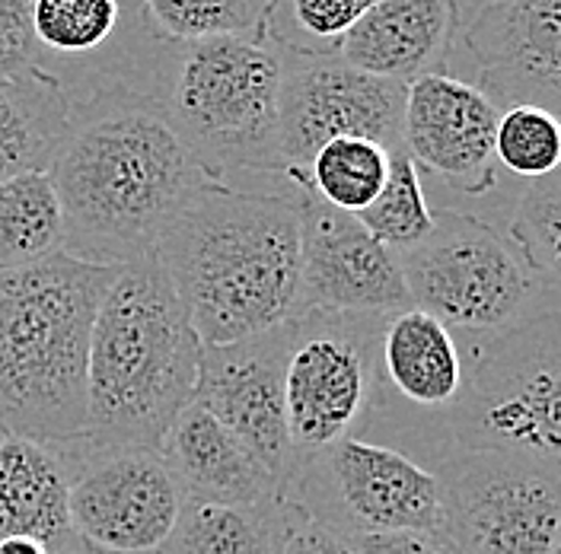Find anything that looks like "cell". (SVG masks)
I'll use <instances>...</instances> for the list:
<instances>
[{"label": "cell", "instance_id": "cell-1", "mask_svg": "<svg viewBox=\"0 0 561 554\" xmlns=\"http://www.w3.org/2000/svg\"><path fill=\"white\" fill-rule=\"evenodd\" d=\"M70 103L68 138L48 166L65 213V252L96 265L153 255L175 213L214 178L128 83H93Z\"/></svg>", "mask_w": 561, "mask_h": 554}, {"label": "cell", "instance_id": "cell-2", "mask_svg": "<svg viewBox=\"0 0 561 554\" xmlns=\"http://www.w3.org/2000/svg\"><path fill=\"white\" fill-rule=\"evenodd\" d=\"M202 345H233L297 315V188L202 185L153 249Z\"/></svg>", "mask_w": 561, "mask_h": 554}, {"label": "cell", "instance_id": "cell-3", "mask_svg": "<svg viewBox=\"0 0 561 554\" xmlns=\"http://www.w3.org/2000/svg\"><path fill=\"white\" fill-rule=\"evenodd\" d=\"M202 347L157 255L122 265L90 332L83 443L160 450L195 402Z\"/></svg>", "mask_w": 561, "mask_h": 554}, {"label": "cell", "instance_id": "cell-4", "mask_svg": "<svg viewBox=\"0 0 561 554\" xmlns=\"http://www.w3.org/2000/svg\"><path fill=\"white\" fill-rule=\"evenodd\" d=\"M118 268L61 249L0 272V437L83 443L90 332Z\"/></svg>", "mask_w": 561, "mask_h": 554}, {"label": "cell", "instance_id": "cell-5", "mask_svg": "<svg viewBox=\"0 0 561 554\" xmlns=\"http://www.w3.org/2000/svg\"><path fill=\"white\" fill-rule=\"evenodd\" d=\"M217 182L230 175H280L278 118L284 48L255 35L192 42L153 38L122 70Z\"/></svg>", "mask_w": 561, "mask_h": 554}, {"label": "cell", "instance_id": "cell-6", "mask_svg": "<svg viewBox=\"0 0 561 554\" xmlns=\"http://www.w3.org/2000/svg\"><path fill=\"white\" fill-rule=\"evenodd\" d=\"M450 427L459 450L517 452L561 469V312L524 315L472 345Z\"/></svg>", "mask_w": 561, "mask_h": 554}, {"label": "cell", "instance_id": "cell-7", "mask_svg": "<svg viewBox=\"0 0 561 554\" xmlns=\"http://www.w3.org/2000/svg\"><path fill=\"white\" fill-rule=\"evenodd\" d=\"M377 312H300L287 328L284 402L297 462L357 437L383 408Z\"/></svg>", "mask_w": 561, "mask_h": 554}, {"label": "cell", "instance_id": "cell-8", "mask_svg": "<svg viewBox=\"0 0 561 554\" xmlns=\"http://www.w3.org/2000/svg\"><path fill=\"white\" fill-rule=\"evenodd\" d=\"M399 265L415 310L476 338L524 319L539 287L511 240L466 210H434L431 233Z\"/></svg>", "mask_w": 561, "mask_h": 554}, {"label": "cell", "instance_id": "cell-9", "mask_svg": "<svg viewBox=\"0 0 561 554\" xmlns=\"http://www.w3.org/2000/svg\"><path fill=\"white\" fill-rule=\"evenodd\" d=\"M280 494L307 520L342 535L444 529V490L437 472L405 452L360 437L339 440L300 459Z\"/></svg>", "mask_w": 561, "mask_h": 554}, {"label": "cell", "instance_id": "cell-10", "mask_svg": "<svg viewBox=\"0 0 561 554\" xmlns=\"http://www.w3.org/2000/svg\"><path fill=\"white\" fill-rule=\"evenodd\" d=\"M444 532L462 554H556L561 469L517 452L459 450L437 469Z\"/></svg>", "mask_w": 561, "mask_h": 554}, {"label": "cell", "instance_id": "cell-11", "mask_svg": "<svg viewBox=\"0 0 561 554\" xmlns=\"http://www.w3.org/2000/svg\"><path fill=\"white\" fill-rule=\"evenodd\" d=\"M409 83L374 77L339 55L284 48L278 147L290 188L307 192L316 150L335 138H367L402 150V115Z\"/></svg>", "mask_w": 561, "mask_h": 554}, {"label": "cell", "instance_id": "cell-12", "mask_svg": "<svg viewBox=\"0 0 561 554\" xmlns=\"http://www.w3.org/2000/svg\"><path fill=\"white\" fill-rule=\"evenodd\" d=\"M70 529L87 552L157 554L185 494L160 450L65 447Z\"/></svg>", "mask_w": 561, "mask_h": 554}, {"label": "cell", "instance_id": "cell-13", "mask_svg": "<svg viewBox=\"0 0 561 554\" xmlns=\"http://www.w3.org/2000/svg\"><path fill=\"white\" fill-rule=\"evenodd\" d=\"M287 325V322H284ZM202 347L195 402L217 417L284 490L297 469L284 402L287 328Z\"/></svg>", "mask_w": 561, "mask_h": 554}, {"label": "cell", "instance_id": "cell-14", "mask_svg": "<svg viewBox=\"0 0 561 554\" xmlns=\"http://www.w3.org/2000/svg\"><path fill=\"white\" fill-rule=\"evenodd\" d=\"M300 205V312H402L412 307L399 255L367 227L297 188ZM294 315V319H297Z\"/></svg>", "mask_w": 561, "mask_h": 554}, {"label": "cell", "instance_id": "cell-15", "mask_svg": "<svg viewBox=\"0 0 561 554\" xmlns=\"http://www.w3.org/2000/svg\"><path fill=\"white\" fill-rule=\"evenodd\" d=\"M459 35L501 112L536 105L561 122V0H494Z\"/></svg>", "mask_w": 561, "mask_h": 554}, {"label": "cell", "instance_id": "cell-16", "mask_svg": "<svg viewBox=\"0 0 561 554\" xmlns=\"http://www.w3.org/2000/svg\"><path fill=\"white\" fill-rule=\"evenodd\" d=\"M497 118L501 108L476 83L424 73L405 90L402 150L456 192L482 195L497 185Z\"/></svg>", "mask_w": 561, "mask_h": 554}, {"label": "cell", "instance_id": "cell-17", "mask_svg": "<svg viewBox=\"0 0 561 554\" xmlns=\"http://www.w3.org/2000/svg\"><path fill=\"white\" fill-rule=\"evenodd\" d=\"M459 30L456 0H380L351 26L335 55L364 73L412 83L424 73H447Z\"/></svg>", "mask_w": 561, "mask_h": 554}, {"label": "cell", "instance_id": "cell-18", "mask_svg": "<svg viewBox=\"0 0 561 554\" xmlns=\"http://www.w3.org/2000/svg\"><path fill=\"white\" fill-rule=\"evenodd\" d=\"M160 455L185 500L262 504L280 494L278 482L255 462V455L198 402L175 417L160 443Z\"/></svg>", "mask_w": 561, "mask_h": 554}, {"label": "cell", "instance_id": "cell-19", "mask_svg": "<svg viewBox=\"0 0 561 554\" xmlns=\"http://www.w3.org/2000/svg\"><path fill=\"white\" fill-rule=\"evenodd\" d=\"M68 455L26 437H0V542L38 539L55 554L83 545L70 529Z\"/></svg>", "mask_w": 561, "mask_h": 554}, {"label": "cell", "instance_id": "cell-20", "mask_svg": "<svg viewBox=\"0 0 561 554\" xmlns=\"http://www.w3.org/2000/svg\"><path fill=\"white\" fill-rule=\"evenodd\" d=\"M380 367L386 389L419 408L450 412L459 399L466 363L456 335L424 310L389 312L380 332Z\"/></svg>", "mask_w": 561, "mask_h": 554}, {"label": "cell", "instance_id": "cell-21", "mask_svg": "<svg viewBox=\"0 0 561 554\" xmlns=\"http://www.w3.org/2000/svg\"><path fill=\"white\" fill-rule=\"evenodd\" d=\"M70 118V93L55 73L33 68L0 80V182L48 173Z\"/></svg>", "mask_w": 561, "mask_h": 554}, {"label": "cell", "instance_id": "cell-22", "mask_svg": "<svg viewBox=\"0 0 561 554\" xmlns=\"http://www.w3.org/2000/svg\"><path fill=\"white\" fill-rule=\"evenodd\" d=\"M300 510L278 494L262 504L185 500L179 522L157 554H284Z\"/></svg>", "mask_w": 561, "mask_h": 554}, {"label": "cell", "instance_id": "cell-23", "mask_svg": "<svg viewBox=\"0 0 561 554\" xmlns=\"http://www.w3.org/2000/svg\"><path fill=\"white\" fill-rule=\"evenodd\" d=\"M65 249V213L48 173L0 182V272L35 265Z\"/></svg>", "mask_w": 561, "mask_h": 554}, {"label": "cell", "instance_id": "cell-24", "mask_svg": "<svg viewBox=\"0 0 561 554\" xmlns=\"http://www.w3.org/2000/svg\"><path fill=\"white\" fill-rule=\"evenodd\" d=\"M392 150L367 138H335L316 150L307 192L342 213L367 210L383 192Z\"/></svg>", "mask_w": 561, "mask_h": 554}, {"label": "cell", "instance_id": "cell-25", "mask_svg": "<svg viewBox=\"0 0 561 554\" xmlns=\"http://www.w3.org/2000/svg\"><path fill=\"white\" fill-rule=\"evenodd\" d=\"M122 26V0H33L38 58H90L103 51ZM42 68V65H38Z\"/></svg>", "mask_w": 561, "mask_h": 554}, {"label": "cell", "instance_id": "cell-26", "mask_svg": "<svg viewBox=\"0 0 561 554\" xmlns=\"http://www.w3.org/2000/svg\"><path fill=\"white\" fill-rule=\"evenodd\" d=\"M160 38L192 42L210 35L265 38L275 0H144Z\"/></svg>", "mask_w": 561, "mask_h": 554}, {"label": "cell", "instance_id": "cell-27", "mask_svg": "<svg viewBox=\"0 0 561 554\" xmlns=\"http://www.w3.org/2000/svg\"><path fill=\"white\" fill-rule=\"evenodd\" d=\"M357 220L367 227L374 240H380L396 255L415 249L431 233L434 210L424 201L419 166L405 150H392L383 192L377 195L370 208L357 213Z\"/></svg>", "mask_w": 561, "mask_h": 554}, {"label": "cell", "instance_id": "cell-28", "mask_svg": "<svg viewBox=\"0 0 561 554\" xmlns=\"http://www.w3.org/2000/svg\"><path fill=\"white\" fill-rule=\"evenodd\" d=\"M511 245L536 284L561 287V166L524 192L511 217Z\"/></svg>", "mask_w": 561, "mask_h": 554}, {"label": "cell", "instance_id": "cell-29", "mask_svg": "<svg viewBox=\"0 0 561 554\" xmlns=\"http://www.w3.org/2000/svg\"><path fill=\"white\" fill-rule=\"evenodd\" d=\"M380 0H275L268 33L275 45L307 55H335L351 26Z\"/></svg>", "mask_w": 561, "mask_h": 554}, {"label": "cell", "instance_id": "cell-30", "mask_svg": "<svg viewBox=\"0 0 561 554\" xmlns=\"http://www.w3.org/2000/svg\"><path fill=\"white\" fill-rule=\"evenodd\" d=\"M494 157L524 178H542L561 166V122L536 105H511L497 118Z\"/></svg>", "mask_w": 561, "mask_h": 554}, {"label": "cell", "instance_id": "cell-31", "mask_svg": "<svg viewBox=\"0 0 561 554\" xmlns=\"http://www.w3.org/2000/svg\"><path fill=\"white\" fill-rule=\"evenodd\" d=\"M42 65L33 35V0H0V80Z\"/></svg>", "mask_w": 561, "mask_h": 554}, {"label": "cell", "instance_id": "cell-32", "mask_svg": "<svg viewBox=\"0 0 561 554\" xmlns=\"http://www.w3.org/2000/svg\"><path fill=\"white\" fill-rule=\"evenodd\" d=\"M354 554H462L454 539L437 532H367L348 535Z\"/></svg>", "mask_w": 561, "mask_h": 554}, {"label": "cell", "instance_id": "cell-33", "mask_svg": "<svg viewBox=\"0 0 561 554\" xmlns=\"http://www.w3.org/2000/svg\"><path fill=\"white\" fill-rule=\"evenodd\" d=\"M284 554H354V545L348 535L300 517V522L287 535Z\"/></svg>", "mask_w": 561, "mask_h": 554}, {"label": "cell", "instance_id": "cell-34", "mask_svg": "<svg viewBox=\"0 0 561 554\" xmlns=\"http://www.w3.org/2000/svg\"><path fill=\"white\" fill-rule=\"evenodd\" d=\"M0 552L3 554H55L45 542H38V539H7V542H0Z\"/></svg>", "mask_w": 561, "mask_h": 554}, {"label": "cell", "instance_id": "cell-35", "mask_svg": "<svg viewBox=\"0 0 561 554\" xmlns=\"http://www.w3.org/2000/svg\"><path fill=\"white\" fill-rule=\"evenodd\" d=\"M494 0H456V10H459V23H466V20H472L482 7H489Z\"/></svg>", "mask_w": 561, "mask_h": 554}, {"label": "cell", "instance_id": "cell-36", "mask_svg": "<svg viewBox=\"0 0 561 554\" xmlns=\"http://www.w3.org/2000/svg\"><path fill=\"white\" fill-rule=\"evenodd\" d=\"M77 554H100V552H87V549H80V552Z\"/></svg>", "mask_w": 561, "mask_h": 554}, {"label": "cell", "instance_id": "cell-37", "mask_svg": "<svg viewBox=\"0 0 561 554\" xmlns=\"http://www.w3.org/2000/svg\"><path fill=\"white\" fill-rule=\"evenodd\" d=\"M556 554H561V545H559V552H556Z\"/></svg>", "mask_w": 561, "mask_h": 554}, {"label": "cell", "instance_id": "cell-38", "mask_svg": "<svg viewBox=\"0 0 561 554\" xmlns=\"http://www.w3.org/2000/svg\"><path fill=\"white\" fill-rule=\"evenodd\" d=\"M0 554H3V552H0Z\"/></svg>", "mask_w": 561, "mask_h": 554}]
</instances>
